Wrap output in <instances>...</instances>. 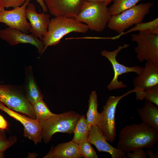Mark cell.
Wrapping results in <instances>:
<instances>
[{"label":"cell","instance_id":"6da1fadb","mask_svg":"<svg viewBox=\"0 0 158 158\" xmlns=\"http://www.w3.org/2000/svg\"><path fill=\"white\" fill-rule=\"evenodd\" d=\"M158 140V130L142 122L125 126L119 135L117 148L126 153L138 148H151Z\"/></svg>","mask_w":158,"mask_h":158},{"label":"cell","instance_id":"7a4b0ae2","mask_svg":"<svg viewBox=\"0 0 158 158\" xmlns=\"http://www.w3.org/2000/svg\"><path fill=\"white\" fill-rule=\"evenodd\" d=\"M87 26L75 18L62 16L55 17L51 19L48 25L47 32L44 37V53L47 48L58 44L66 35L71 32L86 33Z\"/></svg>","mask_w":158,"mask_h":158},{"label":"cell","instance_id":"3957f363","mask_svg":"<svg viewBox=\"0 0 158 158\" xmlns=\"http://www.w3.org/2000/svg\"><path fill=\"white\" fill-rule=\"evenodd\" d=\"M81 116L73 111L59 114H54L49 119L39 123L42 139L47 143L51 140L52 136L56 133L71 134Z\"/></svg>","mask_w":158,"mask_h":158},{"label":"cell","instance_id":"277c9868","mask_svg":"<svg viewBox=\"0 0 158 158\" xmlns=\"http://www.w3.org/2000/svg\"><path fill=\"white\" fill-rule=\"evenodd\" d=\"M107 6L103 2H88L86 0L75 19L85 23L92 30L102 32L111 16Z\"/></svg>","mask_w":158,"mask_h":158},{"label":"cell","instance_id":"5b68a950","mask_svg":"<svg viewBox=\"0 0 158 158\" xmlns=\"http://www.w3.org/2000/svg\"><path fill=\"white\" fill-rule=\"evenodd\" d=\"M0 102L12 110L36 119L33 106L21 86L0 85Z\"/></svg>","mask_w":158,"mask_h":158},{"label":"cell","instance_id":"8992f818","mask_svg":"<svg viewBox=\"0 0 158 158\" xmlns=\"http://www.w3.org/2000/svg\"><path fill=\"white\" fill-rule=\"evenodd\" d=\"M152 3H143L129 8L121 13L111 16L107 27L118 33H123L126 29L142 22L145 16L149 13Z\"/></svg>","mask_w":158,"mask_h":158},{"label":"cell","instance_id":"52a82bcc","mask_svg":"<svg viewBox=\"0 0 158 158\" xmlns=\"http://www.w3.org/2000/svg\"><path fill=\"white\" fill-rule=\"evenodd\" d=\"M134 89L130 90L121 96H111L107 99L97 126L106 140L113 142L116 136L115 115L117 105L120 100L128 95L135 92Z\"/></svg>","mask_w":158,"mask_h":158},{"label":"cell","instance_id":"ba28073f","mask_svg":"<svg viewBox=\"0 0 158 158\" xmlns=\"http://www.w3.org/2000/svg\"><path fill=\"white\" fill-rule=\"evenodd\" d=\"M131 40L138 44L135 51L139 61H150L158 64V34L139 32L131 35Z\"/></svg>","mask_w":158,"mask_h":158},{"label":"cell","instance_id":"9c48e42d","mask_svg":"<svg viewBox=\"0 0 158 158\" xmlns=\"http://www.w3.org/2000/svg\"><path fill=\"white\" fill-rule=\"evenodd\" d=\"M130 44H124L123 46H119L118 48L112 51L104 50L101 51V55L107 58L111 63L114 72V75L110 83L107 85V88L110 91L127 87L122 81L118 80V77L124 73L134 72L138 75L142 71L144 67L139 66L128 67L118 62L116 57L118 53L123 49L127 48Z\"/></svg>","mask_w":158,"mask_h":158},{"label":"cell","instance_id":"30bf717a","mask_svg":"<svg viewBox=\"0 0 158 158\" xmlns=\"http://www.w3.org/2000/svg\"><path fill=\"white\" fill-rule=\"evenodd\" d=\"M0 109L19 121L24 127V136L32 141L35 145L42 142L41 128L39 122L25 115L12 110L0 102Z\"/></svg>","mask_w":158,"mask_h":158},{"label":"cell","instance_id":"8fae6325","mask_svg":"<svg viewBox=\"0 0 158 158\" xmlns=\"http://www.w3.org/2000/svg\"><path fill=\"white\" fill-rule=\"evenodd\" d=\"M31 0H27L22 6L11 10H5L0 13V23L8 27L18 30L28 34L31 26L26 18L25 10Z\"/></svg>","mask_w":158,"mask_h":158},{"label":"cell","instance_id":"7c38bea8","mask_svg":"<svg viewBox=\"0 0 158 158\" xmlns=\"http://www.w3.org/2000/svg\"><path fill=\"white\" fill-rule=\"evenodd\" d=\"M133 82L138 101L144 90L158 85V64L147 61L141 73L135 77Z\"/></svg>","mask_w":158,"mask_h":158},{"label":"cell","instance_id":"4fadbf2b","mask_svg":"<svg viewBox=\"0 0 158 158\" xmlns=\"http://www.w3.org/2000/svg\"><path fill=\"white\" fill-rule=\"evenodd\" d=\"M86 0H44L50 13L55 17L75 18Z\"/></svg>","mask_w":158,"mask_h":158},{"label":"cell","instance_id":"5bb4252c","mask_svg":"<svg viewBox=\"0 0 158 158\" xmlns=\"http://www.w3.org/2000/svg\"><path fill=\"white\" fill-rule=\"evenodd\" d=\"M0 38L6 41L11 46L19 44H30L37 48L41 55L43 53L44 45L42 41L31 34L29 35L8 27L0 30Z\"/></svg>","mask_w":158,"mask_h":158},{"label":"cell","instance_id":"9a60e30c","mask_svg":"<svg viewBox=\"0 0 158 158\" xmlns=\"http://www.w3.org/2000/svg\"><path fill=\"white\" fill-rule=\"evenodd\" d=\"M25 13L26 18L29 20L31 26L30 32L42 41L47 31L50 20V15L44 12L38 13L35 5L30 3L27 7Z\"/></svg>","mask_w":158,"mask_h":158},{"label":"cell","instance_id":"2e32d148","mask_svg":"<svg viewBox=\"0 0 158 158\" xmlns=\"http://www.w3.org/2000/svg\"><path fill=\"white\" fill-rule=\"evenodd\" d=\"M97 125L90 126L87 141L94 145L100 152H105L111 155L112 158H125L126 153L110 145Z\"/></svg>","mask_w":158,"mask_h":158},{"label":"cell","instance_id":"e0dca14e","mask_svg":"<svg viewBox=\"0 0 158 158\" xmlns=\"http://www.w3.org/2000/svg\"><path fill=\"white\" fill-rule=\"evenodd\" d=\"M22 87L26 97L32 106L37 102L43 99L44 96L37 85L30 66L25 69V81Z\"/></svg>","mask_w":158,"mask_h":158},{"label":"cell","instance_id":"ac0fdd59","mask_svg":"<svg viewBox=\"0 0 158 158\" xmlns=\"http://www.w3.org/2000/svg\"><path fill=\"white\" fill-rule=\"evenodd\" d=\"M78 144L72 141L52 146L43 158H80L77 151Z\"/></svg>","mask_w":158,"mask_h":158},{"label":"cell","instance_id":"d6986e66","mask_svg":"<svg viewBox=\"0 0 158 158\" xmlns=\"http://www.w3.org/2000/svg\"><path fill=\"white\" fill-rule=\"evenodd\" d=\"M137 111L142 122L146 123L158 130V106L145 101L141 108Z\"/></svg>","mask_w":158,"mask_h":158},{"label":"cell","instance_id":"ffe728a7","mask_svg":"<svg viewBox=\"0 0 158 158\" xmlns=\"http://www.w3.org/2000/svg\"><path fill=\"white\" fill-rule=\"evenodd\" d=\"M88 107L86 118L88 125H97L100 119V113L98 111V104L97 95L95 91L92 92L88 101Z\"/></svg>","mask_w":158,"mask_h":158},{"label":"cell","instance_id":"44dd1931","mask_svg":"<svg viewBox=\"0 0 158 158\" xmlns=\"http://www.w3.org/2000/svg\"><path fill=\"white\" fill-rule=\"evenodd\" d=\"M90 127L85 116H81L74 129V135L71 141L78 144L87 141Z\"/></svg>","mask_w":158,"mask_h":158},{"label":"cell","instance_id":"7402d4cb","mask_svg":"<svg viewBox=\"0 0 158 158\" xmlns=\"http://www.w3.org/2000/svg\"><path fill=\"white\" fill-rule=\"evenodd\" d=\"M141 0H114V2L108 8L111 16L117 15L135 6Z\"/></svg>","mask_w":158,"mask_h":158},{"label":"cell","instance_id":"603a6c76","mask_svg":"<svg viewBox=\"0 0 158 158\" xmlns=\"http://www.w3.org/2000/svg\"><path fill=\"white\" fill-rule=\"evenodd\" d=\"M32 106L36 119L39 123L49 119L54 114L50 111L43 99L37 102Z\"/></svg>","mask_w":158,"mask_h":158},{"label":"cell","instance_id":"cb8c5ba5","mask_svg":"<svg viewBox=\"0 0 158 158\" xmlns=\"http://www.w3.org/2000/svg\"><path fill=\"white\" fill-rule=\"evenodd\" d=\"M135 25L128 32L139 31V32L158 34V18L148 22L143 23L142 22Z\"/></svg>","mask_w":158,"mask_h":158},{"label":"cell","instance_id":"d4e9b609","mask_svg":"<svg viewBox=\"0 0 158 158\" xmlns=\"http://www.w3.org/2000/svg\"><path fill=\"white\" fill-rule=\"evenodd\" d=\"M77 151L81 157L85 158H97L98 156L94 149L87 141L78 144Z\"/></svg>","mask_w":158,"mask_h":158},{"label":"cell","instance_id":"484cf974","mask_svg":"<svg viewBox=\"0 0 158 158\" xmlns=\"http://www.w3.org/2000/svg\"><path fill=\"white\" fill-rule=\"evenodd\" d=\"M143 99L158 106V85L144 90L140 96L138 101Z\"/></svg>","mask_w":158,"mask_h":158},{"label":"cell","instance_id":"4316f807","mask_svg":"<svg viewBox=\"0 0 158 158\" xmlns=\"http://www.w3.org/2000/svg\"><path fill=\"white\" fill-rule=\"evenodd\" d=\"M17 140L16 136H10L8 138L4 130L0 129V152H4L15 144Z\"/></svg>","mask_w":158,"mask_h":158},{"label":"cell","instance_id":"83f0119b","mask_svg":"<svg viewBox=\"0 0 158 158\" xmlns=\"http://www.w3.org/2000/svg\"><path fill=\"white\" fill-rule=\"evenodd\" d=\"M4 8H13L20 7L25 3L27 0H1Z\"/></svg>","mask_w":158,"mask_h":158},{"label":"cell","instance_id":"f1b7e54d","mask_svg":"<svg viewBox=\"0 0 158 158\" xmlns=\"http://www.w3.org/2000/svg\"><path fill=\"white\" fill-rule=\"evenodd\" d=\"M127 152V157L129 158H145L147 156L143 148L136 149L133 151Z\"/></svg>","mask_w":158,"mask_h":158},{"label":"cell","instance_id":"f546056e","mask_svg":"<svg viewBox=\"0 0 158 158\" xmlns=\"http://www.w3.org/2000/svg\"><path fill=\"white\" fill-rule=\"evenodd\" d=\"M8 126V122L0 114V129L4 130L7 129Z\"/></svg>","mask_w":158,"mask_h":158},{"label":"cell","instance_id":"4dcf8cb0","mask_svg":"<svg viewBox=\"0 0 158 158\" xmlns=\"http://www.w3.org/2000/svg\"><path fill=\"white\" fill-rule=\"evenodd\" d=\"M36 1L40 5L43 12L46 13L47 12L48 10L44 0H36Z\"/></svg>","mask_w":158,"mask_h":158},{"label":"cell","instance_id":"1f68e13d","mask_svg":"<svg viewBox=\"0 0 158 158\" xmlns=\"http://www.w3.org/2000/svg\"><path fill=\"white\" fill-rule=\"evenodd\" d=\"M146 153L147 155H148L150 158H158V154H154L152 150L151 149L150 150H147Z\"/></svg>","mask_w":158,"mask_h":158},{"label":"cell","instance_id":"d6a6232c","mask_svg":"<svg viewBox=\"0 0 158 158\" xmlns=\"http://www.w3.org/2000/svg\"><path fill=\"white\" fill-rule=\"evenodd\" d=\"M88 2H101L105 3L107 5H108L111 1L114 0H87Z\"/></svg>","mask_w":158,"mask_h":158},{"label":"cell","instance_id":"836d02e7","mask_svg":"<svg viewBox=\"0 0 158 158\" xmlns=\"http://www.w3.org/2000/svg\"><path fill=\"white\" fill-rule=\"evenodd\" d=\"M5 10L3 2L1 0H0V13Z\"/></svg>","mask_w":158,"mask_h":158},{"label":"cell","instance_id":"e575fe53","mask_svg":"<svg viewBox=\"0 0 158 158\" xmlns=\"http://www.w3.org/2000/svg\"><path fill=\"white\" fill-rule=\"evenodd\" d=\"M4 152H0V158H4Z\"/></svg>","mask_w":158,"mask_h":158}]
</instances>
